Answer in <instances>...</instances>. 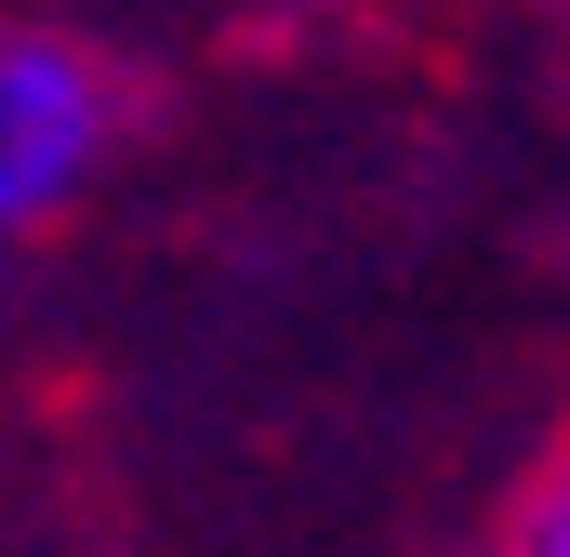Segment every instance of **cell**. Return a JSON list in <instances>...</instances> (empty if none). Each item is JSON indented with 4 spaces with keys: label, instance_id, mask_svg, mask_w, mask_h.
Segmentation results:
<instances>
[{
    "label": "cell",
    "instance_id": "1",
    "mask_svg": "<svg viewBox=\"0 0 570 557\" xmlns=\"http://www.w3.org/2000/svg\"><path fill=\"white\" fill-rule=\"evenodd\" d=\"M120 146V80L67 27H0V266H27L107 173Z\"/></svg>",
    "mask_w": 570,
    "mask_h": 557
},
{
    "label": "cell",
    "instance_id": "2",
    "mask_svg": "<svg viewBox=\"0 0 570 557\" xmlns=\"http://www.w3.org/2000/svg\"><path fill=\"white\" fill-rule=\"evenodd\" d=\"M491 557H570V438L518 478V505L491 518Z\"/></svg>",
    "mask_w": 570,
    "mask_h": 557
}]
</instances>
